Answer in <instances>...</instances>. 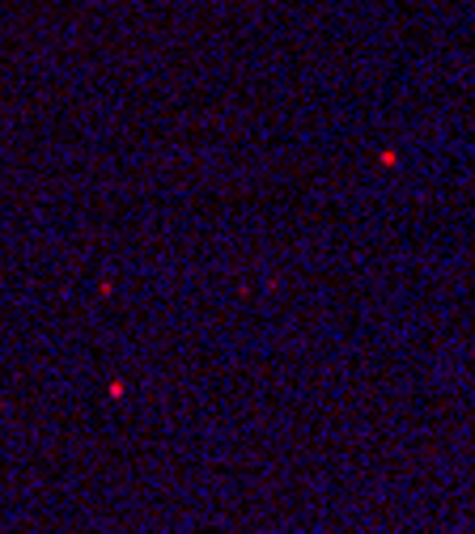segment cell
Returning <instances> with one entry per match:
<instances>
[]
</instances>
